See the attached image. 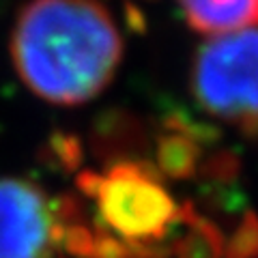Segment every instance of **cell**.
<instances>
[{
  "instance_id": "7c38bea8",
  "label": "cell",
  "mask_w": 258,
  "mask_h": 258,
  "mask_svg": "<svg viewBox=\"0 0 258 258\" xmlns=\"http://www.w3.org/2000/svg\"><path fill=\"white\" fill-rule=\"evenodd\" d=\"M258 256V215L245 211L237 228L224 245V258H256Z\"/></svg>"
},
{
  "instance_id": "30bf717a",
  "label": "cell",
  "mask_w": 258,
  "mask_h": 258,
  "mask_svg": "<svg viewBox=\"0 0 258 258\" xmlns=\"http://www.w3.org/2000/svg\"><path fill=\"white\" fill-rule=\"evenodd\" d=\"M200 205L205 207L215 217L230 220L237 213L243 211V196L232 185H215V183H203L200 185Z\"/></svg>"
},
{
  "instance_id": "ba28073f",
  "label": "cell",
  "mask_w": 258,
  "mask_h": 258,
  "mask_svg": "<svg viewBox=\"0 0 258 258\" xmlns=\"http://www.w3.org/2000/svg\"><path fill=\"white\" fill-rule=\"evenodd\" d=\"M224 232L213 220L196 215L174 241L176 258H224Z\"/></svg>"
},
{
  "instance_id": "8992f818",
  "label": "cell",
  "mask_w": 258,
  "mask_h": 258,
  "mask_svg": "<svg viewBox=\"0 0 258 258\" xmlns=\"http://www.w3.org/2000/svg\"><path fill=\"white\" fill-rule=\"evenodd\" d=\"M91 149L95 157L108 166L120 159H140L149 149V136L136 116L127 112H108L93 127Z\"/></svg>"
},
{
  "instance_id": "6da1fadb",
  "label": "cell",
  "mask_w": 258,
  "mask_h": 258,
  "mask_svg": "<svg viewBox=\"0 0 258 258\" xmlns=\"http://www.w3.org/2000/svg\"><path fill=\"white\" fill-rule=\"evenodd\" d=\"M11 58L39 99L80 106L116 76L123 37L99 0H28L13 26Z\"/></svg>"
},
{
  "instance_id": "8fae6325",
  "label": "cell",
  "mask_w": 258,
  "mask_h": 258,
  "mask_svg": "<svg viewBox=\"0 0 258 258\" xmlns=\"http://www.w3.org/2000/svg\"><path fill=\"white\" fill-rule=\"evenodd\" d=\"M241 172V161L232 151H215L205 159H200L196 176L203 179V183L215 185H232Z\"/></svg>"
},
{
  "instance_id": "9c48e42d",
  "label": "cell",
  "mask_w": 258,
  "mask_h": 258,
  "mask_svg": "<svg viewBox=\"0 0 258 258\" xmlns=\"http://www.w3.org/2000/svg\"><path fill=\"white\" fill-rule=\"evenodd\" d=\"M39 159L47 164L50 168H58L64 174L76 172L82 166L84 159V149L78 136L64 134V132H54L47 147L41 151Z\"/></svg>"
},
{
  "instance_id": "5bb4252c",
  "label": "cell",
  "mask_w": 258,
  "mask_h": 258,
  "mask_svg": "<svg viewBox=\"0 0 258 258\" xmlns=\"http://www.w3.org/2000/svg\"><path fill=\"white\" fill-rule=\"evenodd\" d=\"M60 247L69 254V258H95V235L86 224L64 228Z\"/></svg>"
},
{
  "instance_id": "7a4b0ae2",
  "label": "cell",
  "mask_w": 258,
  "mask_h": 258,
  "mask_svg": "<svg viewBox=\"0 0 258 258\" xmlns=\"http://www.w3.org/2000/svg\"><path fill=\"white\" fill-rule=\"evenodd\" d=\"M191 95L207 114L258 138V28L211 37L191 62Z\"/></svg>"
},
{
  "instance_id": "277c9868",
  "label": "cell",
  "mask_w": 258,
  "mask_h": 258,
  "mask_svg": "<svg viewBox=\"0 0 258 258\" xmlns=\"http://www.w3.org/2000/svg\"><path fill=\"white\" fill-rule=\"evenodd\" d=\"M52 224L43 187L28 179H0V258H52Z\"/></svg>"
},
{
  "instance_id": "5b68a950",
  "label": "cell",
  "mask_w": 258,
  "mask_h": 258,
  "mask_svg": "<svg viewBox=\"0 0 258 258\" xmlns=\"http://www.w3.org/2000/svg\"><path fill=\"white\" fill-rule=\"evenodd\" d=\"M189 26L211 37L258 28V0H179Z\"/></svg>"
},
{
  "instance_id": "4fadbf2b",
  "label": "cell",
  "mask_w": 258,
  "mask_h": 258,
  "mask_svg": "<svg viewBox=\"0 0 258 258\" xmlns=\"http://www.w3.org/2000/svg\"><path fill=\"white\" fill-rule=\"evenodd\" d=\"M52 209V220L56 224H60L62 228L78 224H86V207L74 194H60L54 200H50Z\"/></svg>"
},
{
  "instance_id": "9a60e30c",
  "label": "cell",
  "mask_w": 258,
  "mask_h": 258,
  "mask_svg": "<svg viewBox=\"0 0 258 258\" xmlns=\"http://www.w3.org/2000/svg\"><path fill=\"white\" fill-rule=\"evenodd\" d=\"M103 183H106V176L99 174V172H95V170H82L78 174V179H76L78 189L82 191L84 196H88V198H97V196H99V191L103 189Z\"/></svg>"
},
{
  "instance_id": "52a82bcc",
  "label": "cell",
  "mask_w": 258,
  "mask_h": 258,
  "mask_svg": "<svg viewBox=\"0 0 258 258\" xmlns=\"http://www.w3.org/2000/svg\"><path fill=\"white\" fill-rule=\"evenodd\" d=\"M155 155H157V168L161 174L170 176V179L183 181L196 176L203 147L191 140L185 134L176 132H161L155 142Z\"/></svg>"
},
{
  "instance_id": "3957f363",
  "label": "cell",
  "mask_w": 258,
  "mask_h": 258,
  "mask_svg": "<svg viewBox=\"0 0 258 258\" xmlns=\"http://www.w3.org/2000/svg\"><path fill=\"white\" fill-rule=\"evenodd\" d=\"M97 215L125 239L157 237L170 228L176 205L164 185L140 176H106Z\"/></svg>"
}]
</instances>
